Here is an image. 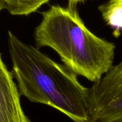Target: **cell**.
<instances>
[{"label": "cell", "mask_w": 122, "mask_h": 122, "mask_svg": "<svg viewBox=\"0 0 122 122\" xmlns=\"http://www.w3.org/2000/svg\"><path fill=\"white\" fill-rule=\"evenodd\" d=\"M68 1V6L70 8L76 9L77 5L81 3H84L87 1L90 0H67Z\"/></svg>", "instance_id": "obj_7"}, {"label": "cell", "mask_w": 122, "mask_h": 122, "mask_svg": "<svg viewBox=\"0 0 122 122\" xmlns=\"http://www.w3.org/2000/svg\"><path fill=\"white\" fill-rule=\"evenodd\" d=\"M0 122H30L20 103L18 89L0 54Z\"/></svg>", "instance_id": "obj_4"}, {"label": "cell", "mask_w": 122, "mask_h": 122, "mask_svg": "<svg viewBox=\"0 0 122 122\" xmlns=\"http://www.w3.org/2000/svg\"><path fill=\"white\" fill-rule=\"evenodd\" d=\"M50 0H4L6 9L11 15L28 16Z\"/></svg>", "instance_id": "obj_6"}, {"label": "cell", "mask_w": 122, "mask_h": 122, "mask_svg": "<svg viewBox=\"0 0 122 122\" xmlns=\"http://www.w3.org/2000/svg\"><path fill=\"white\" fill-rule=\"evenodd\" d=\"M102 17L114 34L122 32V0H108L99 6Z\"/></svg>", "instance_id": "obj_5"}, {"label": "cell", "mask_w": 122, "mask_h": 122, "mask_svg": "<svg viewBox=\"0 0 122 122\" xmlns=\"http://www.w3.org/2000/svg\"><path fill=\"white\" fill-rule=\"evenodd\" d=\"M5 8H6V5H5L4 0H0V11L1 10L4 9Z\"/></svg>", "instance_id": "obj_8"}, {"label": "cell", "mask_w": 122, "mask_h": 122, "mask_svg": "<svg viewBox=\"0 0 122 122\" xmlns=\"http://www.w3.org/2000/svg\"><path fill=\"white\" fill-rule=\"evenodd\" d=\"M89 89V122H122V61Z\"/></svg>", "instance_id": "obj_3"}, {"label": "cell", "mask_w": 122, "mask_h": 122, "mask_svg": "<svg viewBox=\"0 0 122 122\" xmlns=\"http://www.w3.org/2000/svg\"><path fill=\"white\" fill-rule=\"evenodd\" d=\"M13 73L20 93L29 100L51 107L74 122H89L90 89L81 85L66 66L8 31Z\"/></svg>", "instance_id": "obj_1"}, {"label": "cell", "mask_w": 122, "mask_h": 122, "mask_svg": "<svg viewBox=\"0 0 122 122\" xmlns=\"http://www.w3.org/2000/svg\"><path fill=\"white\" fill-rule=\"evenodd\" d=\"M41 16L34 31L38 49H54L65 66L94 83L110 70L115 44L91 31L76 9L52 5Z\"/></svg>", "instance_id": "obj_2"}]
</instances>
